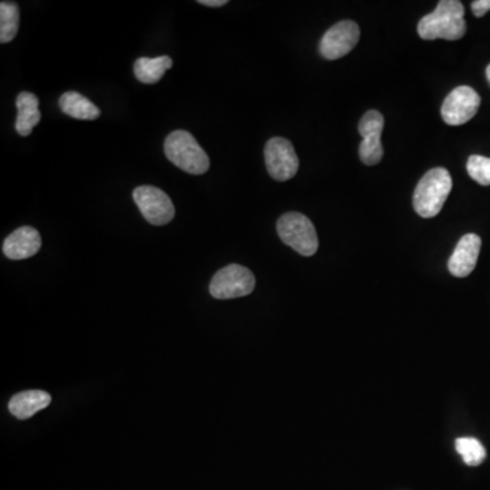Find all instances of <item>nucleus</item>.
Masks as SVG:
<instances>
[{
  "label": "nucleus",
  "instance_id": "f257e3e1",
  "mask_svg": "<svg viewBox=\"0 0 490 490\" xmlns=\"http://www.w3.org/2000/svg\"><path fill=\"white\" fill-rule=\"evenodd\" d=\"M418 35L426 42L432 40H448L455 42L466 33L464 7L459 0H441L435 12L418 22Z\"/></svg>",
  "mask_w": 490,
  "mask_h": 490
},
{
  "label": "nucleus",
  "instance_id": "f03ea898",
  "mask_svg": "<svg viewBox=\"0 0 490 490\" xmlns=\"http://www.w3.org/2000/svg\"><path fill=\"white\" fill-rule=\"evenodd\" d=\"M452 190V179L446 167L426 172L413 195V207L420 217H436Z\"/></svg>",
  "mask_w": 490,
  "mask_h": 490
},
{
  "label": "nucleus",
  "instance_id": "7ed1b4c3",
  "mask_svg": "<svg viewBox=\"0 0 490 490\" xmlns=\"http://www.w3.org/2000/svg\"><path fill=\"white\" fill-rule=\"evenodd\" d=\"M164 150L167 159L187 174L203 175L209 171V156L197 139L184 129L169 134L165 139Z\"/></svg>",
  "mask_w": 490,
  "mask_h": 490
},
{
  "label": "nucleus",
  "instance_id": "20e7f679",
  "mask_svg": "<svg viewBox=\"0 0 490 490\" xmlns=\"http://www.w3.org/2000/svg\"><path fill=\"white\" fill-rule=\"evenodd\" d=\"M279 237L303 256H312L319 248L314 223L301 213H286L276 222Z\"/></svg>",
  "mask_w": 490,
  "mask_h": 490
},
{
  "label": "nucleus",
  "instance_id": "39448f33",
  "mask_svg": "<svg viewBox=\"0 0 490 490\" xmlns=\"http://www.w3.org/2000/svg\"><path fill=\"white\" fill-rule=\"evenodd\" d=\"M255 284L253 271L240 265H229L213 276L210 294L217 299H237L253 293Z\"/></svg>",
  "mask_w": 490,
  "mask_h": 490
},
{
  "label": "nucleus",
  "instance_id": "423d86ee",
  "mask_svg": "<svg viewBox=\"0 0 490 490\" xmlns=\"http://www.w3.org/2000/svg\"><path fill=\"white\" fill-rule=\"evenodd\" d=\"M134 202L142 215L152 225L162 226L175 218V206L171 198L153 185H141L133 192Z\"/></svg>",
  "mask_w": 490,
  "mask_h": 490
},
{
  "label": "nucleus",
  "instance_id": "0eeeda50",
  "mask_svg": "<svg viewBox=\"0 0 490 490\" xmlns=\"http://www.w3.org/2000/svg\"><path fill=\"white\" fill-rule=\"evenodd\" d=\"M481 105V97L470 86H458L447 96L441 106V118L448 126H462L471 121Z\"/></svg>",
  "mask_w": 490,
  "mask_h": 490
},
{
  "label": "nucleus",
  "instance_id": "6e6552de",
  "mask_svg": "<svg viewBox=\"0 0 490 490\" xmlns=\"http://www.w3.org/2000/svg\"><path fill=\"white\" fill-rule=\"evenodd\" d=\"M265 161L274 180L286 182L296 176L299 161L293 144L285 138H273L266 144Z\"/></svg>",
  "mask_w": 490,
  "mask_h": 490
},
{
  "label": "nucleus",
  "instance_id": "1a4fd4ad",
  "mask_svg": "<svg viewBox=\"0 0 490 490\" xmlns=\"http://www.w3.org/2000/svg\"><path fill=\"white\" fill-rule=\"evenodd\" d=\"M383 128H385V118L377 111H368L358 124V131L362 136L358 153L365 165L379 164L385 156L382 146Z\"/></svg>",
  "mask_w": 490,
  "mask_h": 490
},
{
  "label": "nucleus",
  "instance_id": "9d476101",
  "mask_svg": "<svg viewBox=\"0 0 490 490\" xmlns=\"http://www.w3.org/2000/svg\"><path fill=\"white\" fill-rule=\"evenodd\" d=\"M360 40V27L353 21H341L330 27L320 40V55L337 60L352 52Z\"/></svg>",
  "mask_w": 490,
  "mask_h": 490
},
{
  "label": "nucleus",
  "instance_id": "9b49d317",
  "mask_svg": "<svg viewBox=\"0 0 490 490\" xmlns=\"http://www.w3.org/2000/svg\"><path fill=\"white\" fill-rule=\"evenodd\" d=\"M481 237L469 233L459 240L455 251L448 261V270L456 278H464L470 276L476 268L481 251Z\"/></svg>",
  "mask_w": 490,
  "mask_h": 490
},
{
  "label": "nucleus",
  "instance_id": "f8f14e48",
  "mask_svg": "<svg viewBox=\"0 0 490 490\" xmlns=\"http://www.w3.org/2000/svg\"><path fill=\"white\" fill-rule=\"evenodd\" d=\"M42 248V237L39 230L32 226H22L6 237L4 243V253L12 261H24L32 258Z\"/></svg>",
  "mask_w": 490,
  "mask_h": 490
},
{
  "label": "nucleus",
  "instance_id": "ddd939ff",
  "mask_svg": "<svg viewBox=\"0 0 490 490\" xmlns=\"http://www.w3.org/2000/svg\"><path fill=\"white\" fill-rule=\"evenodd\" d=\"M52 398L43 390H29L17 393L10 400V413L18 420H27L51 405Z\"/></svg>",
  "mask_w": 490,
  "mask_h": 490
},
{
  "label": "nucleus",
  "instance_id": "4468645a",
  "mask_svg": "<svg viewBox=\"0 0 490 490\" xmlns=\"http://www.w3.org/2000/svg\"><path fill=\"white\" fill-rule=\"evenodd\" d=\"M39 98L29 91H22L17 97L18 118L15 131L21 136H29L33 128L42 121Z\"/></svg>",
  "mask_w": 490,
  "mask_h": 490
},
{
  "label": "nucleus",
  "instance_id": "2eb2a0df",
  "mask_svg": "<svg viewBox=\"0 0 490 490\" xmlns=\"http://www.w3.org/2000/svg\"><path fill=\"white\" fill-rule=\"evenodd\" d=\"M59 106L66 115L78 121H96L101 115L100 109L77 91H67L63 94Z\"/></svg>",
  "mask_w": 490,
  "mask_h": 490
},
{
  "label": "nucleus",
  "instance_id": "dca6fc26",
  "mask_svg": "<svg viewBox=\"0 0 490 490\" xmlns=\"http://www.w3.org/2000/svg\"><path fill=\"white\" fill-rule=\"evenodd\" d=\"M174 66V60L169 56H159V58H139L134 65V74L139 82L146 85L161 81L164 74Z\"/></svg>",
  "mask_w": 490,
  "mask_h": 490
},
{
  "label": "nucleus",
  "instance_id": "f3484780",
  "mask_svg": "<svg viewBox=\"0 0 490 490\" xmlns=\"http://www.w3.org/2000/svg\"><path fill=\"white\" fill-rule=\"evenodd\" d=\"M19 27V9L12 2L0 4V43L6 44L12 42Z\"/></svg>",
  "mask_w": 490,
  "mask_h": 490
},
{
  "label": "nucleus",
  "instance_id": "a211bd4d",
  "mask_svg": "<svg viewBox=\"0 0 490 490\" xmlns=\"http://www.w3.org/2000/svg\"><path fill=\"white\" fill-rule=\"evenodd\" d=\"M456 451L467 466H479L486 458V449L477 439L461 438L455 441Z\"/></svg>",
  "mask_w": 490,
  "mask_h": 490
},
{
  "label": "nucleus",
  "instance_id": "6ab92c4d",
  "mask_svg": "<svg viewBox=\"0 0 490 490\" xmlns=\"http://www.w3.org/2000/svg\"><path fill=\"white\" fill-rule=\"evenodd\" d=\"M467 172L478 184L490 185V159L487 157H470L467 161Z\"/></svg>",
  "mask_w": 490,
  "mask_h": 490
},
{
  "label": "nucleus",
  "instance_id": "aec40b11",
  "mask_svg": "<svg viewBox=\"0 0 490 490\" xmlns=\"http://www.w3.org/2000/svg\"><path fill=\"white\" fill-rule=\"evenodd\" d=\"M471 10L476 17H484L490 10V0H476L471 4Z\"/></svg>",
  "mask_w": 490,
  "mask_h": 490
},
{
  "label": "nucleus",
  "instance_id": "412c9836",
  "mask_svg": "<svg viewBox=\"0 0 490 490\" xmlns=\"http://www.w3.org/2000/svg\"><path fill=\"white\" fill-rule=\"evenodd\" d=\"M198 4H203L207 7H221L225 6L228 2L226 0H199Z\"/></svg>",
  "mask_w": 490,
  "mask_h": 490
},
{
  "label": "nucleus",
  "instance_id": "4be33fe9",
  "mask_svg": "<svg viewBox=\"0 0 490 490\" xmlns=\"http://www.w3.org/2000/svg\"><path fill=\"white\" fill-rule=\"evenodd\" d=\"M486 78H487V82H489V85H490V65L487 66V68H486Z\"/></svg>",
  "mask_w": 490,
  "mask_h": 490
}]
</instances>
